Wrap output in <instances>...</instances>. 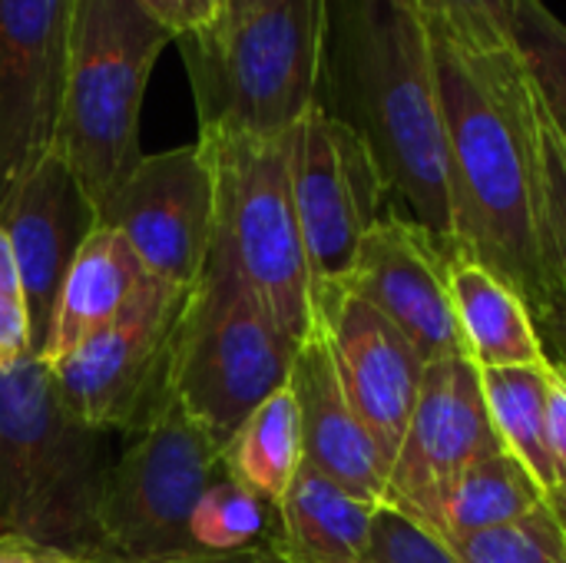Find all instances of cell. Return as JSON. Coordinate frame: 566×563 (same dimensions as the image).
Returning <instances> with one entry per match:
<instances>
[{
	"mask_svg": "<svg viewBox=\"0 0 566 563\" xmlns=\"http://www.w3.org/2000/svg\"><path fill=\"white\" fill-rule=\"evenodd\" d=\"M448 136L454 256L501 275L531 309L554 299L537 163V86L517 46L461 50L431 37Z\"/></svg>",
	"mask_w": 566,
	"mask_h": 563,
	"instance_id": "1",
	"label": "cell"
},
{
	"mask_svg": "<svg viewBox=\"0 0 566 563\" xmlns=\"http://www.w3.org/2000/svg\"><path fill=\"white\" fill-rule=\"evenodd\" d=\"M318 106L368 143L401 216L454 256L448 136L418 0H328Z\"/></svg>",
	"mask_w": 566,
	"mask_h": 563,
	"instance_id": "2",
	"label": "cell"
},
{
	"mask_svg": "<svg viewBox=\"0 0 566 563\" xmlns=\"http://www.w3.org/2000/svg\"><path fill=\"white\" fill-rule=\"evenodd\" d=\"M109 431L73 415L50 365L23 355L0 372V538L80 563H106L99 501Z\"/></svg>",
	"mask_w": 566,
	"mask_h": 563,
	"instance_id": "3",
	"label": "cell"
},
{
	"mask_svg": "<svg viewBox=\"0 0 566 563\" xmlns=\"http://www.w3.org/2000/svg\"><path fill=\"white\" fill-rule=\"evenodd\" d=\"M328 0H275L242 20L176 37L199 133L285 136L315 106Z\"/></svg>",
	"mask_w": 566,
	"mask_h": 563,
	"instance_id": "4",
	"label": "cell"
},
{
	"mask_svg": "<svg viewBox=\"0 0 566 563\" xmlns=\"http://www.w3.org/2000/svg\"><path fill=\"white\" fill-rule=\"evenodd\" d=\"M176 37L139 0H73L60 156L99 209L143 159L139 113L149 73Z\"/></svg>",
	"mask_w": 566,
	"mask_h": 563,
	"instance_id": "5",
	"label": "cell"
},
{
	"mask_svg": "<svg viewBox=\"0 0 566 563\" xmlns=\"http://www.w3.org/2000/svg\"><path fill=\"white\" fill-rule=\"evenodd\" d=\"M298 342L239 269L209 249L172 342V398L222 448L249 415L289 385Z\"/></svg>",
	"mask_w": 566,
	"mask_h": 563,
	"instance_id": "6",
	"label": "cell"
},
{
	"mask_svg": "<svg viewBox=\"0 0 566 563\" xmlns=\"http://www.w3.org/2000/svg\"><path fill=\"white\" fill-rule=\"evenodd\" d=\"M212 166V246L302 345L312 332V269L292 196L289 133H199Z\"/></svg>",
	"mask_w": 566,
	"mask_h": 563,
	"instance_id": "7",
	"label": "cell"
},
{
	"mask_svg": "<svg viewBox=\"0 0 566 563\" xmlns=\"http://www.w3.org/2000/svg\"><path fill=\"white\" fill-rule=\"evenodd\" d=\"M226 475V448L172 402L113 461L99 534L106 563H172L202 554L189 521L202 494Z\"/></svg>",
	"mask_w": 566,
	"mask_h": 563,
	"instance_id": "8",
	"label": "cell"
},
{
	"mask_svg": "<svg viewBox=\"0 0 566 563\" xmlns=\"http://www.w3.org/2000/svg\"><path fill=\"white\" fill-rule=\"evenodd\" d=\"M186 295L189 289L146 275L106 329L50 365L76 418L133 438L176 402L169 372Z\"/></svg>",
	"mask_w": 566,
	"mask_h": 563,
	"instance_id": "9",
	"label": "cell"
},
{
	"mask_svg": "<svg viewBox=\"0 0 566 563\" xmlns=\"http://www.w3.org/2000/svg\"><path fill=\"white\" fill-rule=\"evenodd\" d=\"M289 166L315 292L348 275L365 232L388 212L391 196L368 143L322 106L289 133Z\"/></svg>",
	"mask_w": 566,
	"mask_h": 563,
	"instance_id": "10",
	"label": "cell"
},
{
	"mask_svg": "<svg viewBox=\"0 0 566 563\" xmlns=\"http://www.w3.org/2000/svg\"><path fill=\"white\" fill-rule=\"evenodd\" d=\"M507 451L481 388V368L468 355L424 365L418 402L388 468L385 504L441 534V518L458 478L481 458Z\"/></svg>",
	"mask_w": 566,
	"mask_h": 563,
	"instance_id": "11",
	"label": "cell"
},
{
	"mask_svg": "<svg viewBox=\"0 0 566 563\" xmlns=\"http://www.w3.org/2000/svg\"><path fill=\"white\" fill-rule=\"evenodd\" d=\"M212 166L196 139L143 156L96 216L129 242L146 275L192 289L212 246Z\"/></svg>",
	"mask_w": 566,
	"mask_h": 563,
	"instance_id": "12",
	"label": "cell"
},
{
	"mask_svg": "<svg viewBox=\"0 0 566 563\" xmlns=\"http://www.w3.org/2000/svg\"><path fill=\"white\" fill-rule=\"evenodd\" d=\"M73 0H0V209L53 153Z\"/></svg>",
	"mask_w": 566,
	"mask_h": 563,
	"instance_id": "13",
	"label": "cell"
},
{
	"mask_svg": "<svg viewBox=\"0 0 566 563\" xmlns=\"http://www.w3.org/2000/svg\"><path fill=\"white\" fill-rule=\"evenodd\" d=\"M312 322L328 342L352 408L391 468L408 431L428 362L388 315H381L371 302L342 282L315 285Z\"/></svg>",
	"mask_w": 566,
	"mask_h": 563,
	"instance_id": "14",
	"label": "cell"
},
{
	"mask_svg": "<svg viewBox=\"0 0 566 563\" xmlns=\"http://www.w3.org/2000/svg\"><path fill=\"white\" fill-rule=\"evenodd\" d=\"M451 259L424 226L391 209L365 232L342 285L388 315L424 362L464 355L448 289Z\"/></svg>",
	"mask_w": 566,
	"mask_h": 563,
	"instance_id": "15",
	"label": "cell"
},
{
	"mask_svg": "<svg viewBox=\"0 0 566 563\" xmlns=\"http://www.w3.org/2000/svg\"><path fill=\"white\" fill-rule=\"evenodd\" d=\"M96 226L99 216L93 199L73 169L53 153L0 209V232L10 242L27 302L33 355H40L46 345L66 272Z\"/></svg>",
	"mask_w": 566,
	"mask_h": 563,
	"instance_id": "16",
	"label": "cell"
},
{
	"mask_svg": "<svg viewBox=\"0 0 566 563\" xmlns=\"http://www.w3.org/2000/svg\"><path fill=\"white\" fill-rule=\"evenodd\" d=\"M289 388L298 405L305 461L342 484L348 494L381 508L388 494V465L358 411L352 408L328 342L315 322L295 352Z\"/></svg>",
	"mask_w": 566,
	"mask_h": 563,
	"instance_id": "17",
	"label": "cell"
},
{
	"mask_svg": "<svg viewBox=\"0 0 566 563\" xmlns=\"http://www.w3.org/2000/svg\"><path fill=\"white\" fill-rule=\"evenodd\" d=\"M143 279L146 269L129 242L116 229L96 226L66 272L46 345L36 358L53 365L90 335L106 329L129 305Z\"/></svg>",
	"mask_w": 566,
	"mask_h": 563,
	"instance_id": "18",
	"label": "cell"
},
{
	"mask_svg": "<svg viewBox=\"0 0 566 563\" xmlns=\"http://www.w3.org/2000/svg\"><path fill=\"white\" fill-rule=\"evenodd\" d=\"M448 289L464 355L478 368H514L547 358L527 302L501 275L454 256L448 265Z\"/></svg>",
	"mask_w": 566,
	"mask_h": 563,
	"instance_id": "19",
	"label": "cell"
},
{
	"mask_svg": "<svg viewBox=\"0 0 566 563\" xmlns=\"http://www.w3.org/2000/svg\"><path fill=\"white\" fill-rule=\"evenodd\" d=\"M375 511L302 461L279 501V541L298 563H365Z\"/></svg>",
	"mask_w": 566,
	"mask_h": 563,
	"instance_id": "20",
	"label": "cell"
},
{
	"mask_svg": "<svg viewBox=\"0 0 566 563\" xmlns=\"http://www.w3.org/2000/svg\"><path fill=\"white\" fill-rule=\"evenodd\" d=\"M547 504L544 484L511 451L474 461L448 494L441 518V544H454L471 534L517 524Z\"/></svg>",
	"mask_w": 566,
	"mask_h": 563,
	"instance_id": "21",
	"label": "cell"
},
{
	"mask_svg": "<svg viewBox=\"0 0 566 563\" xmlns=\"http://www.w3.org/2000/svg\"><path fill=\"white\" fill-rule=\"evenodd\" d=\"M547 358L514 368H481L484 402L504 448L527 465V471L544 484V491L560 484L547 441Z\"/></svg>",
	"mask_w": 566,
	"mask_h": 563,
	"instance_id": "22",
	"label": "cell"
},
{
	"mask_svg": "<svg viewBox=\"0 0 566 563\" xmlns=\"http://www.w3.org/2000/svg\"><path fill=\"white\" fill-rule=\"evenodd\" d=\"M302 461L305 451L298 405L285 385L262 402L226 445V471L279 511V501L285 498Z\"/></svg>",
	"mask_w": 566,
	"mask_h": 563,
	"instance_id": "23",
	"label": "cell"
},
{
	"mask_svg": "<svg viewBox=\"0 0 566 563\" xmlns=\"http://www.w3.org/2000/svg\"><path fill=\"white\" fill-rule=\"evenodd\" d=\"M189 534L202 554L242 551L279 534V511L226 471L196 504Z\"/></svg>",
	"mask_w": 566,
	"mask_h": 563,
	"instance_id": "24",
	"label": "cell"
},
{
	"mask_svg": "<svg viewBox=\"0 0 566 563\" xmlns=\"http://www.w3.org/2000/svg\"><path fill=\"white\" fill-rule=\"evenodd\" d=\"M514 46L524 56L547 113L566 133V23L544 7V0H517Z\"/></svg>",
	"mask_w": 566,
	"mask_h": 563,
	"instance_id": "25",
	"label": "cell"
},
{
	"mask_svg": "<svg viewBox=\"0 0 566 563\" xmlns=\"http://www.w3.org/2000/svg\"><path fill=\"white\" fill-rule=\"evenodd\" d=\"M461 563H566V534L547 504L531 518L444 544Z\"/></svg>",
	"mask_w": 566,
	"mask_h": 563,
	"instance_id": "26",
	"label": "cell"
},
{
	"mask_svg": "<svg viewBox=\"0 0 566 563\" xmlns=\"http://www.w3.org/2000/svg\"><path fill=\"white\" fill-rule=\"evenodd\" d=\"M431 37L461 50L488 53L514 46L517 0H418Z\"/></svg>",
	"mask_w": 566,
	"mask_h": 563,
	"instance_id": "27",
	"label": "cell"
},
{
	"mask_svg": "<svg viewBox=\"0 0 566 563\" xmlns=\"http://www.w3.org/2000/svg\"><path fill=\"white\" fill-rule=\"evenodd\" d=\"M537 163H541V202L544 236L557 279L566 285V133L547 113L537 93Z\"/></svg>",
	"mask_w": 566,
	"mask_h": 563,
	"instance_id": "28",
	"label": "cell"
},
{
	"mask_svg": "<svg viewBox=\"0 0 566 563\" xmlns=\"http://www.w3.org/2000/svg\"><path fill=\"white\" fill-rule=\"evenodd\" d=\"M368 563H461L431 531L381 504L371 521Z\"/></svg>",
	"mask_w": 566,
	"mask_h": 563,
	"instance_id": "29",
	"label": "cell"
},
{
	"mask_svg": "<svg viewBox=\"0 0 566 563\" xmlns=\"http://www.w3.org/2000/svg\"><path fill=\"white\" fill-rule=\"evenodd\" d=\"M30 352V319L7 236L0 232V372Z\"/></svg>",
	"mask_w": 566,
	"mask_h": 563,
	"instance_id": "30",
	"label": "cell"
},
{
	"mask_svg": "<svg viewBox=\"0 0 566 563\" xmlns=\"http://www.w3.org/2000/svg\"><path fill=\"white\" fill-rule=\"evenodd\" d=\"M172 37H189L216 27L222 20V0H139Z\"/></svg>",
	"mask_w": 566,
	"mask_h": 563,
	"instance_id": "31",
	"label": "cell"
},
{
	"mask_svg": "<svg viewBox=\"0 0 566 563\" xmlns=\"http://www.w3.org/2000/svg\"><path fill=\"white\" fill-rule=\"evenodd\" d=\"M547 441H551L557 475L560 481H566V372H560L554 362H551V382H547Z\"/></svg>",
	"mask_w": 566,
	"mask_h": 563,
	"instance_id": "32",
	"label": "cell"
},
{
	"mask_svg": "<svg viewBox=\"0 0 566 563\" xmlns=\"http://www.w3.org/2000/svg\"><path fill=\"white\" fill-rule=\"evenodd\" d=\"M541 342H544V355L566 372V285L560 282V289L554 292V299L547 305H541L534 312Z\"/></svg>",
	"mask_w": 566,
	"mask_h": 563,
	"instance_id": "33",
	"label": "cell"
},
{
	"mask_svg": "<svg viewBox=\"0 0 566 563\" xmlns=\"http://www.w3.org/2000/svg\"><path fill=\"white\" fill-rule=\"evenodd\" d=\"M172 563H298L275 538L262 541V544H252V548H242V551H226V554H196V557H186V561Z\"/></svg>",
	"mask_w": 566,
	"mask_h": 563,
	"instance_id": "34",
	"label": "cell"
},
{
	"mask_svg": "<svg viewBox=\"0 0 566 563\" xmlns=\"http://www.w3.org/2000/svg\"><path fill=\"white\" fill-rule=\"evenodd\" d=\"M0 563H80L66 554L36 548L30 541H17V538H0Z\"/></svg>",
	"mask_w": 566,
	"mask_h": 563,
	"instance_id": "35",
	"label": "cell"
},
{
	"mask_svg": "<svg viewBox=\"0 0 566 563\" xmlns=\"http://www.w3.org/2000/svg\"><path fill=\"white\" fill-rule=\"evenodd\" d=\"M275 0H222V20L219 23H229V20H242L249 13H259L265 7H272Z\"/></svg>",
	"mask_w": 566,
	"mask_h": 563,
	"instance_id": "36",
	"label": "cell"
},
{
	"mask_svg": "<svg viewBox=\"0 0 566 563\" xmlns=\"http://www.w3.org/2000/svg\"><path fill=\"white\" fill-rule=\"evenodd\" d=\"M547 511L554 514V521L560 524V531L566 534V481L547 491Z\"/></svg>",
	"mask_w": 566,
	"mask_h": 563,
	"instance_id": "37",
	"label": "cell"
}]
</instances>
